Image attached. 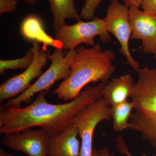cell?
<instances>
[{
	"label": "cell",
	"mask_w": 156,
	"mask_h": 156,
	"mask_svg": "<svg viewBox=\"0 0 156 156\" xmlns=\"http://www.w3.org/2000/svg\"><path fill=\"white\" fill-rule=\"evenodd\" d=\"M20 32L26 40L43 44L42 48L45 51H47L48 46L63 49L62 43L47 34L41 20L34 14L28 15L24 18L20 26Z\"/></svg>",
	"instance_id": "cell-12"
},
{
	"label": "cell",
	"mask_w": 156,
	"mask_h": 156,
	"mask_svg": "<svg viewBox=\"0 0 156 156\" xmlns=\"http://www.w3.org/2000/svg\"><path fill=\"white\" fill-rule=\"evenodd\" d=\"M62 49H56L49 56L51 61L50 67L32 84L25 92L17 97L9 99L4 105L6 107H20L22 103H29L37 93L46 92L56 81L66 80L70 73V64L76 50H69L66 53Z\"/></svg>",
	"instance_id": "cell-3"
},
{
	"label": "cell",
	"mask_w": 156,
	"mask_h": 156,
	"mask_svg": "<svg viewBox=\"0 0 156 156\" xmlns=\"http://www.w3.org/2000/svg\"><path fill=\"white\" fill-rule=\"evenodd\" d=\"M34 55L30 48L25 56L13 59H1L0 73L3 74L7 70L26 69L31 64Z\"/></svg>",
	"instance_id": "cell-17"
},
{
	"label": "cell",
	"mask_w": 156,
	"mask_h": 156,
	"mask_svg": "<svg viewBox=\"0 0 156 156\" xmlns=\"http://www.w3.org/2000/svg\"><path fill=\"white\" fill-rule=\"evenodd\" d=\"M111 114L110 105L101 96L84 107L76 115L72 123L77 128L81 139L79 156H92L93 136L95 128L101 122L111 119Z\"/></svg>",
	"instance_id": "cell-4"
},
{
	"label": "cell",
	"mask_w": 156,
	"mask_h": 156,
	"mask_svg": "<svg viewBox=\"0 0 156 156\" xmlns=\"http://www.w3.org/2000/svg\"><path fill=\"white\" fill-rule=\"evenodd\" d=\"M124 5L129 8L131 7H135L140 8L142 5L143 0H123Z\"/></svg>",
	"instance_id": "cell-22"
},
{
	"label": "cell",
	"mask_w": 156,
	"mask_h": 156,
	"mask_svg": "<svg viewBox=\"0 0 156 156\" xmlns=\"http://www.w3.org/2000/svg\"><path fill=\"white\" fill-rule=\"evenodd\" d=\"M96 36L100 37L104 43L110 41L104 18L95 17L87 21L80 20L71 25L66 23L56 33L55 38L63 44V50L69 51L76 50L82 44L93 47L95 44L94 38Z\"/></svg>",
	"instance_id": "cell-5"
},
{
	"label": "cell",
	"mask_w": 156,
	"mask_h": 156,
	"mask_svg": "<svg viewBox=\"0 0 156 156\" xmlns=\"http://www.w3.org/2000/svg\"><path fill=\"white\" fill-rule=\"evenodd\" d=\"M131 31V38L142 41L144 53L156 54V15L141 10L129 8Z\"/></svg>",
	"instance_id": "cell-10"
},
{
	"label": "cell",
	"mask_w": 156,
	"mask_h": 156,
	"mask_svg": "<svg viewBox=\"0 0 156 156\" xmlns=\"http://www.w3.org/2000/svg\"><path fill=\"white\" fill-rule=\"evenodd\" d=\"M155 59L156 60V54L155 55Z\"/></svg>",
	"instance_id": "cell-27"
},
{
	"label": "cell",
	"mask_w": 156,
	"mask_h": 156,
	"mask_svg": "<svg viewBox=\"0 0 156 156\" xmlns=\"http://www.w3.org/2000/svg\"><path fill=\"white\" fill-rule=\"evenodd\" d=\"M76 50L71 62L69 76L53 92L59 99L66 101L79 96L87 84L108 82L115 71L113 64L115 55L111 50L103 51L98 44L90 48L80 45Z\"/></svg>",
	"instance_id": "cell-2"
},
{
	"label": "cell",
	"mask_w": 156,
	"mask_h": 156,
	"mask_svg": "<svg viewBox=\"0 0 156 156\" xmlns=\"http://www.w3.org/2000/svg\"><path fill=\"white\" fill-rule=\"evenodd\" d=\"M142 156H156V155H154L152 156L147 155L146 154L144 153H142Z\"/></svg>",
	"instance_id": "cell-26"
},
{
	"label": "cell",
	"mask_w": 156,
	"mask_h": 156,
	"mask_svg": "<svg viewBox=\"0 0 156 156\" xmlns=\"http://www.w3.org/2000/svg\"><path fill=\"white\" fill-rule=\"evenodd\" d=\"M108 82L87 87L76 98L67 103H49L47 92H39L36 99L25 107H6L1 105L0 133L6 134L28 128L40 127L50 136L61 132L70 123L84 107L101 97Z\"/></svg>",
	"instance_id": "cell-1"
},
{
	"label": "cell",
	"mask_w": 156,
	"mask_h": 156,
	"mask_svg": "<svg viewBox=\"0 0 156 156\" xmlns=\"http://www.w3.org/2000/svg\"><path fill=\"white\" fill-rule=\"evenodd\" d=\"M17 4V0H0V14L15 12Z\"/></svg>",
	"instance_id": "cell-19"
},
{
	"label": "cell",
	"mask_w": 156,
	"mask_h": 156,
	"mask_svg": "<svg viewBox=\"0 0 156 156\" xmlns=\"http://www.w3.org/2000/svg\"><path fill=\"white\" fill-rule=\"evenodd\" d=\"M0 156H14L12 154L7 152L3 149H0Z\"/></svg>",
	"instance_id": "cell-24"
},
{
	"label": "cell",
	"mask_w": 156,
	"mask_h": 156,
	"mask_svg": "<svg viewBox=\"0 0 156 156\" xmlns=\"http://www.w3.org/2000/svg\"><path fill=\"white\" fill-rule=\"evenodd\" d=\"M111 1H114V0H111Z\"/></svg>",
	"instance_id": "cell-28"
},
{
	"label": "cell",
	"mask_w": 156,
	"mask_h": 156,
	"mask_svg": "<svg viewBox=\"0 0 156 156\" xmlns=\"http://www.w3.org/2000/svg\"><path fill=\"white\" fill-rule=\"evenodd\" d=\"M116 143L118 149L122 153L125 154L127 156H132L125 143L124 139L120 135L118 136L116 140Z\"/></svg>",
	"instance_id": "cell-21"
},
{
	"label": "cell",
	"mask_w": 156,
	"mask_h": 156,
	"mask_svg": "<svg viewBox=\"0 0 156 156\" xmlns=\"http://www.w3.org/2000/svg\"><path fill=\"white\" fill-rule=\"evenodd\" d=\"M128 129L139 133L144 139L156 149V119L148 118L135 112L131 115Z\"/></svg>",
	"instance_id": "cell-15"
},
{
	"label": "cell",
	"mask_w": 156,
	"mask_h": 156,
	"mask_svg": "<svg viewBox=\"0 0 156 156\" xmlns=\"http://www.w3.org/2000/svg\"><path fill=\"white\" fill-rule=\"evenodd\" d=\"M30 49L34 55L32 63L21 73L11 77L1 84L0 102L22 94L30 87L33 80L42 74V70L48 63L50 55L37 42H33Z\"/></svg>",
	"instance_id": "cell-7"
},
{
	"label": "cell",
	"mask_w": 156,
	"mask_h": 156,
	"mask_svg": "<svg viewBox=\"0 0 156 156\" xmlns=\"http://www.w3.org/2000/svg\"><path fill=\"white\" fill-rule=\"evenodd\" d=\"M142 10L156 15V0H143Z\"/></svg>",
	"instance_id": "cell-20"
},
{
	"label": "cell",
	"mask_w": 156,
	"mask_h": 156,
	"mask_svg": "<svg viewBox=\"0 0 156 156\" xmlns=\"http://www.w3.org/2000/svg\"><path fill=\"white\" fill-rule=\"evenodd\" d=\"M111 107L113 130L116 132H122L128 129L129 120L134 108L133 102L127 101Z\"/></svg>",
	"instance_id": "cell-16"
},
{
	"label": "cell",
	"mask_w": 156,
	"mask_h": 156,
	"mask_svg": "<svg viewBox=\"0 0 156 156\" xmlns=\"http://www.w3.org/2000/svg\"><path fill=\"white\" fill-rule=\"evenodd\" d=\"M92 156H111V155L108 149L104 147L100 150L93 149Z\"/></svg>",
	"instance_id": "cell-23"
},
{
	"label": "cell",
	"mask_w": 156,
	"mask_h": 156,
	"mask_svg": "<svg viewBox=\"0 0 156 156\" xmlns=\"http://www.w3.org/2000/svg\"><path fill=\"white\" fill-rule=\"evenodd\" d=\"M102 1V0H85L80 13V18L87 21L93 19L95 17V11Z\"/></svg>",
	"instance_id": "cell-18"
},
{
	"label": "cell",
	"mask_w": 156,
	"mask_h": 156,
	"mask_svg": "<svg viewBox=\"0 0 156 156\" xmlns=\"http://www.w3.org/2000/svg\"><path fill=\"white\" fill-rule=\"evenodd\" d=\"M50 10L53 17V28L57 32L65 24L66 19H72L76 21L80 20L75 0H49Z\"/></svg>",
	"instance_id": "cell-14"
},
{
	"label": "cell",
	"mask_w": 156,
	"mask_h": 156,
	"mask_svg": "<svg viewBox=\"0 0 156 156\" xmlns=\"http://www.w3.org/2000/svg\"><path fill=\"white\" fill-rule=\"evenodd\" d=\"M130 98L135 112L156 119V67L140 69Z\"/></svg>",
	"instance_id": "cell-8"
},
{
	"label": "cell",
	"mask_w": 156,
	"mask_h": 156,
	"mask_svg": "<svg viewBox=\"0 0 156 156\" xmlns=\"http://www.w3.org/2000/svg\"><path fill=\"white\" fill-rule=\"evenodd\" d=\"M77 128L72 122L64 130L50 136L48 156H79L80 144Z\"/></svg>",
	"instance_id": "cell-11"
},
{
	"label": "cell",
	"mask_w": 156,
	"mask_h": 156,
	"mask_svg": "<svg viewBox=\"0 0 156 156\" xmlns=\"http://www.w3.org/2000/svg\"><path fill=\"white\" fill-rule=\"evenodd\" d=\"M134 84L132 76L129 74L115 78L107 84L102 96L111 107L122 103L130 98Z\"/></svg>",
	"instance_id": "cell-13"
},
{
	"label": "cell",
	"mask_w": 156,
	"mask_h": 156,
	"mask_svg": "<svg viewBox=\"0 0 156 156\" xmlns=\"http://www.w3.org/2000/svg\"><path fill=\"white\" fill-rule=\"evenodd\" d=\"M5 135L2 143L12 150L29 156H48L50 136L44 128L34 130L28 128Z\"/></svg>",
	"instance_id": "cell-9"
},
{
	"label": "cell",
	"mask_w": 156,
	"mask_h": 156,
	"mask_svg": "<svg viewBox=\"0 0 156 156\" xmlns=\"http://www.w3.org/2000/svg\"><path fill=\"white\" fill-rule=\"evenodd\" d=\"M23 2L27 3L30 5L34 6L36 3L37 0H22Z\"/></svg>",
	"instance_id": "cell-25"
},
{
	"label": "cell",
	"mask_w": 156,
	"mask_h": 156,
	"mask_svg": "<svg viewBox=\"0 0 156 156\" xmlns=\"http://www.w3.org/2000/svg\"><path fill=\"white\" fill-rule=\"evenodd\" d=\"M104 20L108 31L114 35L119 43L120 52L126 57V63L138 73L140 66L129 50V42L132 31L129 8L118 0L112 1Z\"/></svg>",
	"instance_id": "cell-6"
}]
</instances>
